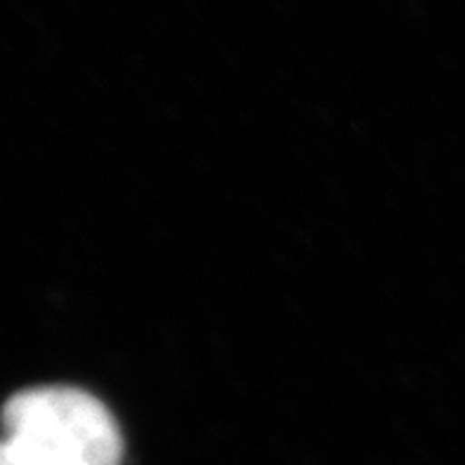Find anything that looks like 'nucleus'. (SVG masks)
<instances>
[{
  "instance_id": "obj_2",
  "label": "nucleus",
  "mask_w": 465,
  "mask_h": 465,
  "mask_svg": "<svg viewBox=\"0 0 465 465\" xmlns=\"http://www.w3.org/2000/svg\"><path fill=\"white\" fill-rule=\"evenodd\" d=\"M0 465H31V463H26V460L17 459V456L12 454V451L5 447V444L0 442Z\"/></svg>"
},
{
  "instance_id": "obj_1",
  "label": "nucleus",
  "mask_w": 465,
  "mask_h": 465,
  "mask_svg": "<svg viewBox=\"0 0 465 465\" xmlns=\"http://www.w3.org/2000/svg\"><path fill=\"white\" fill-rule=\"evenodd\" d=\"M0 442L31 465H118L124 437L112 411L85 390L17 392L0 411Z\"/></svg>"
}]
</instances>
